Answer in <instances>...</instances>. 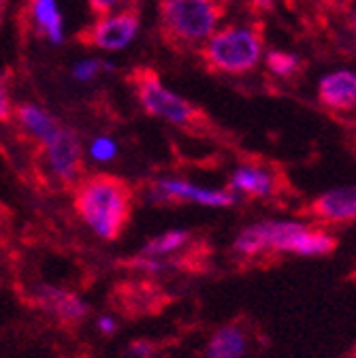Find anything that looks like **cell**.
I'll return each instance as SVG.
<instances>
[{
    "label": "cell",
    "instance_id": "1",
    "mask_svg": "<svg viewBox=\"0 0 356 358\" xmlns=\"http://www.w3.org/2000/svg\"><path fill=\"white\" fill-rule=\"evenodd\" d=\"M75 209L101 239L113 241L122 235L132 209L130 186L113 175L87 177L77 186Z\"/></svg>",
    "mask_w": 356,
    "mask_h": 358
},
{
    "label": "cell",
    "instance_id": "2",
    "mask_svg": "<svg viewBox=\"0 0 356 358\" xmlns=\"http://www.w3.org/2000/svg\"><path fill=\"white\" fill-rule=\"evenodd\" d=\"M262 52V36L258 28L231 26L220 32H213L203 48L201 56L209 71L243 75L250 73Z\"/></svg>",
    "mask_w": 356,
    "mask_h": 358
},
{
    "label": "cell",
    "instance_id": "3",
    "mask_svg": "<svg viewBox=\"0 0 356 358\" xmlns=\"http://www.w3.org/2000/svg\"><path fill=\"white\" fill-rule=\"evenodd\" d=\"M225 13L222 0H162L160 22L166 36L177 43H199L215 32Z\"/></svg>",
    "mask_w": 356,
    "mask_h": 358
},
{
    "label": "cell",
    "instance_id": "4",
    "mask_svg": "<svg viewBox=\"0 0 356 358\" xmlns=\"http://www.w3.org/2000/svg\"><path fill=\"white\" fill-rule=\"evenodd\" d=\"M132 83H135L139 103L150 115L162 117L182 128H192L203 120L201 111L194 105H190V101L166 90L152 71L139 69L135 77H132Z\"/></svg>",
    "mask_w": 356,
    "mask_h": 358
},
{
    "label": "cell",
    "instance_id": "5",
    "mask_svg": "<svg viewBox=\"0 0 356 358\" xmlns=\"http://www.w3.org/2000/svg\"><path fill=\"white\" fill-rule=\"evenodd\" d=\"M139 30V13L135 9H128L115 15H105L97 20L92 26H87L79 32V43L87 48H97L105 52L124 50L126 45L135 38Z\"/></svg>",
    "mask_w": 356,
    "mask_h": 358
},
{
    "label": "cell",
    "instance_id": "6",
    "mask_svg": "<svg viewBox=\"0 0 356 358\" xmlns=\"http://www.w3.org/2000/svg\"><path fill=\"white\" fill-rule=\"evenodd\" d=\"M43 160L62 186L77 184L83 171V150L79 139L71 130L60 128L48 143H43Z\"/></svg>",
    "mask_w": 356,
    "mask_h": 358
},
{
    "label": "cell",
    "instance_id": "7",
    "mask_svg": "<svg viewBox=\"0 0 356 358\" xmlns=\"http://www.w3.org/2000/svg\"><path fill=\"white\" fill-rule=\"evenodd\" d=\"M305 227L290 220H266L245 227L235 239V252L241 256H256L262 252H282V245Z\"/></svg>",
    "mask_w": 356,
    "mask_h": 358
},
{
    "label": "cell",
    "instance_id": "8",
    "mask_svg": "<svg viewBox=\"0 0 356 358\" xmlns=\"http://www.w3.org/2000/svg\"><path fill=\"white\" fill-rule=\"evenodd\" d=\"M150 199L154 203H186L194 201L205 207H231L237 203V196L229 190H209L182 179H158L150 188Z\"/></svg>",
    "mask_w": 356,
    "mask_h": 358
},
{
    "label": "cell",
    "instance_id": "9",
    "mask_svg": "<svg viewBox=\"0 0 356 358\" xmlns=\"http://www.w3.org/2000/svg\"><path fill=\"white\" fill-rule=\"evenodd\" d=\"M36 299H38V305L45 311H50L60 322H79L87 316V309H90V305L83 299H79L77 294L66 292L62 288H52V286L38 288Z\"/></svg>",
    "mask_w": 356,
    "mask_h": 358
},
{
    "label": "cell",
    "instance_id": "10",
    "mask_svg": "<svg viewBox=\"0 0 356 358\" xmlns=\"http://www.w3.org/2000/svg\"><path fill=\"white\" fill-rule=\"evenodd\" d=\"M320 103L335 111H350L356 103V75L352 71H335L322 77L318 85Z\"/></svg>",
    "mask_w": 356,
    "mask_h": 358
},
{
    "label": "cell",
    "instance_id": "11",
    "mask_svg": "<svg viewBox=\"0 0 356 358\" xmlns=\"http://www.w3.org/2000/svg\"><path fill=\"white\" fill-rule=\"evenodd\" d=\"M311 215L322 222H352L356 217L354 188H335L311 203Z\"/></svg>",
    "mask_w": 356,
    "mask_h": 358
},
{
    "label": "cell",
    "instance_id": "12",
    "mask_svg": "<svg viewBox=\"0 0 356 358\" xmlns=\"http://www.w3.org/2000/svg\"><path fill=\"white\" fill-rule=\"evenodd\" d=\"M231 188L237 192H243L254 199H266L276 194L278 179L271 171H266L256 164H243L239 166L231 177Z\"/></svg>",
    "mask_w": 356,
    "mask_h": 358
},
{
    "label": "cell",
    "instance_id": "13",
    "mask_svg": "<svg viewBox=\"0 0 356 358\" xmlns=\"http://www.w3.org/2000/svg\"><path fill=\"white\" fill-rule=\"evenodd\" d=\"M248 350L245 331L237 324H227L209 339L205 358H243Z\"/></svg>",
    "mask_w": 356,
    "mask_h": 358
},
{
    "label": "cell",
    "instance_id": "14",
    "mask_svg": "<svg viewBox=\"0 0 356 358\" xmlns=\"http://www.w3.org/2000/svg\"><path fill=\"white\" fill-rule=\"evenodd\" d=\"M335 245H337V241L333 235L303 227L282 245V252H292L299 256H325V254H331L335 250Z\"/></svg>",
    "mask_w": 356,
    "mask_h": 358
},
{
    "label": "cell",
    "instance_id": "15",
    "mask_svg": "<svg viewBox=\"0 0 356 358\" xmlns=\"http://www.w3.org/2000/svg\"><path fill=\"white\" fill-rule=\"evenodd\" d=\"M30 17L41 36H48L52 43H62V15L56 0H30Z\"/></svg>",
    "mask_w": 356,
    "mask_h": 358
},
{
    "label": "cell",
    "instance_id": "16",
    "mask_svg": "<svg viewBox=\"0 0 356 358\" xmlns=\"http://www.w3.org/2000/svg\"><path fill=\"white\" fill-rule=\"evenodd\" d=\"M15 113H17L22 126L32 134L34 139L41 141V145L48 143L54 137V134L60 130L58 122L50 113L43 111L41 107H36V105H20L15 109Z\"/></svg>",
    "mask_w": 356,
    "mask_h": 358
},
{
    "label": "cell",
    "instance_id": "17",
    "mask_svg": "<svg viewBox=\"0 0 356 358\" xmlns=\"http://www.w3.org/2000/svg\"><path fill=\"white\" fill-rule=\"evenodd\" d=\"M190 241V233L188 231H166L158 237H154L143 250L139 256H148V258H164L166 254H173L177 250H182L186 243Z\"/></svg>",
    "mask_w": 356,
    "mask_h": 358
},
{
    "label": "cell",
    "instance_id": "18",
    "mask_svg": "<svg viewBox=\"0 0 356 358\" xmlns=\"http://www.w3.org/2000/svg\"><path fill=\"white\" fill-rule=\"evenodd\" d=\"M266 66L278 77H292L301 69V60L299 56L288 54V52H271L266 56Z\"/></svg>",
    "mask_w": 356,
    "mask_h": 358
},
{
    "label": "cell",
    "instance_id": "19",
    "mask_svg": "<svg viewBox=\"0 0 356 358\" xmlns=\"http://www.w3.org/2000/svg\"><path fill=\"white\" fill-rule=\"evenodd\" d=\"M115 143L109 139V137H99V139H94L92 141V145H90V156L94 158V160H99V162H107V160H111L113 156H115Z\"/></svg>",
    "mask_w": 356,
    "mask_h": 358
},
{
    "label": "cell",
    "instance_id": "20",
    "mask_svg": "<svg viewBox=\"0 0 356 358\" xmlns=\"http://www.w3.org/2000/svg\"><path fill=\"white\" fill-rule=\"evenodd\" d=\"M101 69H105L103 62H99V60H85V62H79V64L75 66L73 75H75L77 79H81V81H87L90 77H94Z\"/></svg>",
    "mask_w": 356,
    "mask_h": 358
},
{
    "label": "cell",
    "instance_id": "21",
    "mask_svg": "<svg viewBox=\"0 0 356 358\" xmlns=\"http://www.w3.org/2000/svg\"><path fill=\"white\" fill-rule=\"evenodd\" d=\"M11 115H13V107L9 99V90L5 79L0 77V122H11Z\"/></svg>",
    "mask_w": 356,
    "mask_h": 358
},
{
    "label": "cell",
    "instance_id": "22",
    "mask_svg": "<svg viewBox=\"0 0 356 358\" xmlns=\"http://www.w3.org/2000/svg\"><path fill=\"white\" fill-rule=\"evenodd\" d=\"M128 356L130 358H152L154 356V345L150 341L137 339V341H132L128 345Z\"/></svg>",
    "mask_w": 356,
    "mask_h": 358
},
{
    "label": "cell",
    "instance_id": "23",
    "mask_svg": "<svg viewBox=\"0 0 356 358\" xmlns=\"http://www.w3.org/2000/svg\"><path fill=\"white\" fill-rule=\"evenodd\" d=\"M120 3V0H87V5H90V9H92V13L97 15V17H105V15H109L113 9H115V5Z\"/></svg>",
    "mask_w": 356,
    "mask_h": 358
},
{
    "label": "cell",
    "instance_id": "24",
    "mask_svg": "<svg viewBox=\"0 0 356 358\" xmlns=\"http://www.w3.org/2000/svg\"><path fill=\"white\" fill-rule=\"evenodd\" d=\"M115 329H118V324H115V320H113V318H109V316L99 318V331H101L103 335H113V333H115Z\"/></svg>",
    "mask_w": 356,
    "mask_h": 358
},
{
    "label": "cell",
    "instance_id": "25",
    "mask_svg": "<svg viewBox=\"0 0 356 358\" xmlns=\"http://www.w3.org/2000/svg\"><path fill=\"white\" fill-rule=\"evenodd\" d=\"M252 3L254 5H258V7H264V9H269L273 3H271V0H252Z\"/></svg>",
    "mask_w": 356,
    "mask_h": 358
},
{
    "label": "cell",
    "instance_id": "26",
    "mask_svg": "<svg viewBox=\"0 0 356 358\" xmlns=\"http://www.w3.org/2000/svg\"><path fill=\"white\" fill-rule=\"evenodd\" d=\"M5 7H7V0H0V15H3Z\"/></svg>",
    "mask_w": 356,
    "mask_h": 358
}]
</instances>
